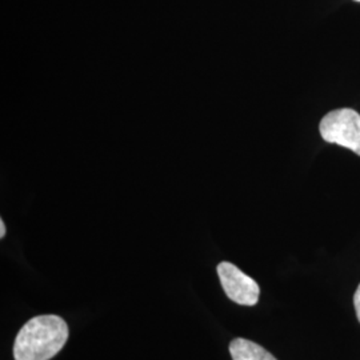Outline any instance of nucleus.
Here are the masks:
<instances>
[{
  "instance_id": "nucleus-1",
  "label": "nucleus",
  "mask_w": 360,
  "mask_h": 360,
  "mask_svg": "<svg viewBox=\"0 0 360 360\" xmlns=\"http://www.w3.org/2000/svg\"><path fill=\"white\" fill-rule=\"evenodd\" d=\"M68 339L67 323L56 315H40L27 322L13 345L15 360H50Z\"/></svg>"
},
{
  "instance_id": "nucleus-2",
  "label": "nucleus",
  "mask_w": 360,
  "mask_h": 360,
  "mask_svg": "<svg viewBox=\"0 0 360 360\" xmlns=\"http://www.w3.org/2000/svg\"><path fill=\"white\" fill-rule=\"evenodd\" d=\"M323 141L346 147L360 156V115L351 108L328 112L319 124Z\"/></svg>"
},
{
  "instance_id": "nucleus-3",
  "label": "nucleus",
  "mask_w": 360,
  "mask_h": 360,
  "mask_svg": "<svg viewBox=\"0 0 360 360\" xmlns=\"http://www.w3.org/2000/svg\"><path fill=\"white\" fill-rule=\"evenodd\" d=\"M218 275L229 299L240 306H255L260 295L259 284L230 262L218 264Z\"/></svg>"
},
{
  "instance_id": "nucleus-4",
  "label": "nucleus",
  "mask_w": 360,
  "mask_h": 360,
  "mask_svg": "<svg viewBox=\"0 0 360 360\" xmlns=\"http://www.w3.org/2000/svg\"><path fill=\"white\" fill-rule=\"evenodd\" d=\"M230 354L232 360H276L266 348L243 338H236L232 340Z\"/></svg>"
},
{
  "instance_id": "nucleus-5",
  "label": "nucleus",
  "mask_w": 360,
  "mask_h": 360,
  "mask_svg": "<svg viewBox=\"0 0 360 360\" xmlns=\"http://www.w3.org/2000/svg\"><path fill=\"white\" fill-rule=\"evenodd\" d=\"M354 307L356 311V316H358V321L360 322V284L355 291V295H354Z\"/></svg>"
},
{
  "instance_id": "nucleus-6",
  "label": "nucleus",
  "mask_w": 360,
  "mask_h": 360,
  "mask_svg": "<svg viewBox=\"0 0 360 360\" xmlns=\"http://www.w3.org/2000/svg\"><path fill=\"white\" fill-rule=\"evenodd\" d=\"M4 235H6V226H4V221L0 220V236L4 238Z\"/></svg>"
},
{
  "instance_id": "nucleus-7",
  "label": "nucleus",
  "mask_w": 360,
  "mask_h": 360,
  "mask_svg": "<svg viewBox=\"0 0 360 360\" xmlns=\"http://www.w3.org/2000/svg\"><path fill=\"white\" fill-rule=\"evenodd\" d=\"M355 1H359V3H360V0H355Z\"/></svg>"
}]
</instances>
